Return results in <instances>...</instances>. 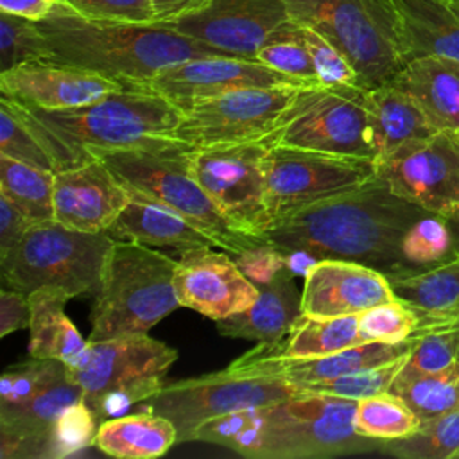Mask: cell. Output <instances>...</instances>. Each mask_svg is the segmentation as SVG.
<instances>
[{
	"instance_id": "cell-1",
	"label": "cell",
	"mask_w": 459,
	"mask_h": 459,
	"mask_svg": "<svg viewBox=\"0 0 459 459\" xmlns=\"http://www.w3.org/2000/svg\"><path fill=\"white\" fill-rule=\"evenodd\" d=\"M425 213L375 178L271 222L264 238L283 253L353 260L391 276L414 269L402 256V238Z\"/></svg>"
},
{
	"instance_id": "cell-2",
	"label": "cell",
	"mask_w": 459,
	"mask_h": 459,
	"mask_svg": "<svg viewBox=\"0 0 459 459\" xmlns=\"http://www.w3.org/2000/svg\"><path fill=\"white\" fill-rule=\"evenodd\" d=\"M357 400L301 393L201 423L192 441L226 446L249 459H323L380 450L355 430Z\"/></svg>"
},
{
	"instance_id": "cell-3",
	"label": "cell",
	"mask_w": 459,
	"mask_h": 459,
	"mask_svg": "<svg viewBox=\"0 0 459 459\" xmlns=\"http://www.w3.org/2000/svg\"><path fill=\"white\" fill-rule=\"evenodd\" d=\"M48 59L90 70L124 86L145 88L163 68L224 52L188 38L165 23L95 22L74 13L61 0L38 20Z\"/></svg>"
},
{
	"instance_id": "cell-4",
	"label": "cell",
	"mask_w": 459,
	"mask_h": 459,
	"mask_svg": "<svg viewBox=\"0 0 459 459\" xmlns=\"http://www.w3.org/2000/svg\"><path fill=\"white\" fill-rule=\"evenodd\" d=\"M178 260L134 240H115L106 256L90 310L97 342L118 335L147 333L179 308L174 289Z\"/></svg>"
},
{
	"instance_id": "cell-5",
	"label": "cell",
	"mask_w": 459,
	"mask_h": 459,
	"mask_svg": "<svg viewBox=\"0 0 459 459\" xmlns=\"http://www.w3.org/2000/svg\"><path fill=\"white\" fill-rule=\"evenodd\" d=\"M190 147H174L163 151L90 149L88 152L100 158L131 195L174 210L230 255L267 242L242 231L217 206L190 170Z\"/></svg>"
},
{
	"instance_id": "cell-6",
	"label": "cell",
	"mask_w": 459,
	"mask_h": 459,
	"mask_svg": "<svg viewBox=\"0 0 459 459\" xmlns=\"http://www.w3.org/2000/svg\"><path fill=\"white\" fill-rule=\"evenodd\" d=\"M30 108L57 134L86 152L90 149L186 147L176 140L183 109L149 88L126 86L79 108Z\"/></svg>"
},
{
	"instance_id": "cell-7",
	"label": "cell",
	"mask_w": 459,
	"mask_h": 459,
	"mask_svg": "<svg viewBox=\"0 0 459 459\" xmlns=\"http://www.w3.org/2000/svg\"><path fill=\"white\" fill-rule=\"evenodd\" d=\"M290 20L335 45L364 90L391 82L405 66L391 0H283Z\"/></svg>"
},
{
	"instance_id": "cell-8",
	"label": "cell",
	"mask_w": 459,
	"mask_h": 459,
	"mask_svg": "<svg viewBox=\"0 0 459 459\" xmlns=\"http://www.w3.org/2000/svg\"><path fill=\"white\" fill-rule=\"evenodd\" d=\"M113 242L109 231H79L56 219L34 222L18 244L0 256L2 278L25 294L39 287H59L72 298L95 294Z\"/></svg>"
},
{
	"instance_id": "cell-9",
	"label": "cell",
	"mask_w": 459,
	"mask_h": 459,
	"mask_svg": "<svg viewBox=\"0 0 459 459\" xmlns=\"http://www.w3.org/2000/svg\"><path fill=\"white\" fill-rule=\"evenodd\" d=\"M90 342L86 360L70 377L81 385L82 400L99 423L122 416L134 403H143L165 384L178 351L149 333L118 335Z\"/></svg>"
},
{
	"instance_id": "cell-10",
	"label": "cell",
	"mask_w": 459,
	"mask_h": 459,
	"mask_svg": "<svg viewBox=\"0 0 459 459\" xmlns=\"http://www.w3.org/2000/svg\"><path fill=\"white\" fill-rule=\"evenodd\" d=\"M301 393V387L274 371L231 362L215 373L165 384L145 400V409L169 418L178 429V443H186L195 429L212 418Z\"/></svg>"
},
{
	"instance_id": "cell-11",
	"label": "cell",
	"mask_w": 459,
	"mask_h": 459,
	"mask_svg": "<svg viewBox=\"0 0 459 459\" xmlns=\"http://www.w3.org/2000/svg\"><path fill=\"white\" fill-rule=\"evenodd\" d=\"M362 95L364 88L305 86L274 131L264 140L269 145L375 161Z\"/></svg>"
},
{
	"instance_id": "cell-12",
	"label": "cell",
	"mask_w": 459,
	"mask_h": 459,
	"mask_svg": "<svg viewBox=\"0 0 459 459\" xmlns=\"http://www.w3.org/2000/svg\"><path fill=\"white\" fill-rule=\"evenodd\" d=\"M375 178L373 160L269 145L264 156L269 221L274 222L326 197L355 190Z\"/></svg>"
},
{
	"instance_id": "cell-13",
	"label": "cell",
	"mask_w": 459,
	"mask_h": 459,
	"mask_svg": "<svg viewBox=\"0 0 459 459\" xmlns=\"http://www.w3.org/2000/svg\"><path fill=\"white\" fill-rule=\"evenodd\" d=\"M305 86L278 84L231 90L183 108L176 140L190 149H206L264 140Z\"/></svg>"
},
{
	"instance_id": "cell-14",
	"label": "cell",
	"mask_w": 459,
	"mask_h": 459,
	"mask_svg": "<svg viewBox=\"0 0 459 459\" xmlns=\"http://www.w3.org/2000/svg\"><path fill=\"white\" fill-rule=\"evenodd\" d=\"M267 147L265 140H256L190 151V170L199 185L235 226L262 238L271 224L264 185Z\"/></svg>"
},
{
	"instance_id": "cell-15",
	"label": "cell",
	"mask_w": 459,
	"mask_h": 459,
	"mask_svg": "<svg viewBox=\"0 0 459 459\" xmlns=\"http://www.w3.org/2000/svg\"><path fill=\"white\" fill-rule=\"evenodd\" d=\"M377 163V178L429 213L448 215L459 204V136L437 131Z\"/></svg>"
},
{
	"instance_id": "cell-16",
	"label": "cell",
	"mask_w": 459,
	"mask_h": 459,
	"mask_svg": "<svg viewBox=\"0 0 459 459\" xmlns=\"http://www.w3.org/2000/svg\"><path fill=\"white\" fill-rule=\"evenodd\" d=\"M165 25L226 56L255 59L265 43L283 36L294 22L283 0H212L206 9Z\"/></svg>"
},
{
	"instance_id": "cell-17",
	"label": "cell",
	"mask_w": 459,
	"mask_h": 459,
	"mask_svg": "<svg viewBox=\"0 0 459 459\" xmlns=\"http://www.w3.org/2000/svg\"><path fill=\"white\" fill-rule=\"evenodd\" d=\"M215 246L181 249L174 273V289L181 307L213 321L249 308L260 289L238 269L235 258Z\"/></svg>"
},
{
	"instance_id": "cell-18",
	"label": "cell",
	"mask_w": 459,
	"mask_h": 459,
	"mask_svg": "<svg viewBox=\"0 0 459 459\" xmlns=\"http://www.w3.org/2000/svg\"><path fill=\"white\" fill-rule=\"evenodd\" d=\"M310 86L287 74L269 68L256 59L233 56L194 57L158 72L145 88L167 97L181 109L231 90L253 86Z\"/></svg>"
},
{
	"instance_id": "cell-19",
	"label": "cell",
	"mask_w": 459,
	"mask_h": 459,
	"mask_svg": "<svg viewBox=\"0 0 459 459\" xmlns=\"http://www.w3.org/2000/svg\"><path fill=\"white\" fill-rule=\"evenodd\" d=\"M391 299L396 296L382 271L353 260L319 258L303 278L301 314L350 316Z\"/></svg>"
},
{
	"instance_id": "cell-20",
	"label": "cell",
	"mask_w": 459,
	"mask_h": 459,
	"mask_svg": "<svg viewBox=\"0 0 459 459\" xmlns=\"http://www.w3.org/2000/svg\"><path fill=\"white\" fill-rule=\"evenodd\" d=\"M129 199L127 188L95 156L54 178V219L72 230L109 231Z\"/></svg>"
},
{
	"instance_id": "cell-21",
	"label": "cell",
	"mask_w": 459,
	"mask_h": 459,
	"mask_svg": "<svg viewBox=\"0 0 459 459\" xmlns=\"http://www.w3.org/2000/svg\"><path fill=\"white\" fill-rule=\"evenodd\" d=\"M126 88L100 74L56 61H29L0 72V91L41 109L86 106Z\"/></svg>"
},
{
	"instance_id": "cell-22",
	"label": "cell",
	"mask_w": 459,
	"mask_h": 459,
	"mask_svg": "<svg viewBox=\"0 0 459 459\" xmlns=\"http://www.w3.org/2000/svg\"><path fill=\"white\" fill-rule=\"evenodd\" d=\"M82 398L68 369L18 409L0 412V459H50V434L59 414Z\"/></svg>"
},
{
	"instance_id": "cell-23",
	"label": "cell",
	"mask_w": 459,
	"mask_h": 459,
	"mask_svg": "<svg viewBox=\"0 0 459 459\" xmlns=\"http://www.w3.org/2000/svg\"><path fill=\"white\" fill-rule=\"evenodd\" d=\"M362 102L368 113L375 161L437 133L416 100L393 82L364 90Z\"/></svg>"
},
{
	"instance_id": "cell-24",
	"label": "cell",
	"mask_w": 459,
	"mask_h": 459,
	"mask_svg": "<svg viewBox=\"0 0 459 459\" xmlns=\"http://www.w3.org/2000/svg\"><path fill=\"white\" fill-rule=\"evenodd\" d=\"M258 289L260 294L249 308L215 321L221 335L269 344L289 332L292 321L301 314V292L294 283V274L283 267Z\"/></svg>"
},
{
	"instance_id": "cell-25",
	"label": "cell",
	"mask_w": 459,
	"mask_h": 459,
	"mask_svg": "<svg viewBox=\"0 0 459 459\" xmlns=\"http://www.w3.org/2000/svg\"><path fill=\"white\" fill-rule=\"evenodd\" d=\"M412 341L405 342H382L369 341L362 344H355L328 355L310 357V359H289V360H269V359H253L246 353L238 357L235 362L246 366H256L262 369L274 371L298 387H305L308 384L325 382L362 368L380 366L391 360H396L407 355L412 348Z\"/></svg>"
},
{
	"instance_id": "cell-26",
	"label": "cell",
	"mask_w": 459,
	"mask_h": 459,
	"mask_svg": "<svg viewBox=\"0 0 459 459\" xmlns=\"http://www.w3.org/2000/svg\"><path fill=\"white\" fill-rule=\"evenodd\" d=\"M391 82L416 100L437 131H457L459 61L441 56L416 57Z\"/></svg>"
},
{
	"instance_id": "cell-27",
	"label": "cell",
	"mask_w": 459,
	"mask_h": 459,
	"mask_svg": "<svg viewBox=\"0 0 459 459\" xmlns=\"http://www.w3.org/2000/svg\"><path fill=\"white\" fill-rule=\"evenodd\" d=\"M70 298L72 296L59 287H39L29 292V355L56 359L68 369H74L86 360L90 342L82 339L65 312V305Z\"/></svg>"
},
{
	"instance_id": "cell-28",
	"label": "cell",
	"mask_w": 459,
	"mask_h": 459,
	"mask_svg": "<svg viewBox=\"0 0 459 459\" xmlns=\"http://www.w3.org/2000/svg\"><path fill=\"white\" fill-rule=\"evenodd\" d=\"M405 63L425 56L459 61V16L446 0H391Z\"/></svg>"
},
{
	"instance_id": "cell-29",
	"label": "cell",
	"mask_w": 459,
	"mask_h": 459,
	"mask_svg": "<svg viewBox=\"0 0 459 459\" xmlns=\"http://www.w3.org/2000/svg\"><path fill=\"white\" fill-rule=\"evenodd\" d=\"M109 235L152 247H176L179 251L203 246L217 247L206 233L197 230L183 215L138 195H131L109 228Z\"/></svg>"
},
{
	"instance_id": "cell-30",
	"label": "cell",
	"mask_w": 459,
	"mask_h": 459,
	"mask_svg": "<svg viewBox=\"0 0 459 459\" xmlns=\"http://www.w3.org/2000/svg\"><path fill=\"white\" fill-rule=\"evenodd\" d=\"M355 344H362L359 333V314L337 317H316L299 314L280 341L269 344L260 342L246 355L269 360L310 359L328 355Z\"/></svg>"
},
{
	"instance_id": "cell-31",
	"label": "cell",
	"mask_w": 459,
	"mask_h": 459,
	"mask_svg": "<svg viewBox=\"0 0 459 459\" xmlns=\"http://www.w3.org/2000/svg\"><path fill=\"white\" fill-rule=\"evenodd\" d=\"M178 445L176 425L151 411L99 423L93 446L118 459H152Z\"/></svg>"
},
{
	"instance_id": "cell-32",
	"label": "cell",
	"mask_w": 459,
	"mask_h": 459,
	"mask_svg": "<svg viewBox=\"0 0 459 459\" xmlns=\"http://www.w3.org/2000/svg\"><path fill=\"white\" fill-rule=\"evenodd\" d=\"M398 299L445 325L459 323V255L387 276Z\"/></svg>"
},
{
	"instance_id": "cell-33",
	"label": "cell",
	"mask_w": 459,
	"mask_h": 459,
	"mask_svg": "<svg viewBox=\"0 0 459 459\" xmlns=\"http://www.w3.org/2000/svg\"><path fill=\"white\" fill-rule=\"evenodd\" d=\"M54 178L56 172L0 154V194L32 222L54 219Z\"/></svg>"
},
{
	"instance_id": "cell-34",
	"label": "cell",
	"mask_w": 459,
	"mask_h": 459,
	"mask_svg": "<svg viewBox=\"0 0 459 459\" xmlns=\"http://www.w3.org/2000/svg\"><path fill=\"white\" fill-rule=\"evenodd\" d=\"M445 326L452 325H445L430 316H425L398 298L375 305L359 314V333L362 342H405Z\"/></svg>"
},
{
	"instance_id": "cell-35",
	"label": "cell",
	"mask_w": 459,
	"mask_h": 459,
	"mask_svg": "<svg viewBox=\"0 0 459 459\" xmlns=\"http://www.w3.org/2000/svg\"><path fill=\"white\" fill-rule=\"evenodd\" d=\"M378 452L402 459H459V411L423 421L405 437L382 441Z\"/></svg>"
},
{
	"instance_id": "cell-36",
	"label": "cell",
	"mask_w": 459,
	"mask_h": 459,
	"mask_svg": "<svg viewBox=\"0 0 459 459\" xmlns=\"http://www.w3.org/2000/svg\"><path fill=\"white\" fill-rule=\"evenodd\" d=\"M353 425L360 436L389 441L416 432L421 421L402 396L385 391L357 402Z\"/></svg>"
},
{
	"instance_id": "cell-37",
	"label": "cell",
	"mask_w": 459,
	"mask_h": 459,
	"mask_svg": "<svg viewBox=\"0 0 459 459\" xmlns=\"http://www.w3.org/2000/svg\"><path fill=\"white\" fill-rule=\"evenodd\" d=\"M394 393L421 423L459 411V360L441 371L418 377Z\"/></svg>"
},
{
	"instance_id": "cell-38",
	"label": "cell",
	"mask_w": 459,
	"mask_h": 459,
	"mask_svg": "<svg viewBox=\"0 0 459 459\" xmlns=\"http://www.w3.org/2000/svg\"><path fill=\"white\" fill-rule=\"evenodd\" d=\"M459 360V323L427 332L414 339L412 348L389 391H398L411 380L441 371Z\"/></svg>"
},
{
	"instance_id": "cell-39",
	"label": "cell",
	"mask_w": 459,
	"mask_h": 459,
	"mask_svg": "<svg viewBox=\"0 0 459 459\" xmlns=\"http://www.w3.org/2000/svg\"><path fill=\"white\" fill-rule=\"evenodd\" d=\"M402 256L411 267H429L457 256L446 221L425 213L412 222L402 238Z\"/></svg>"
},
{
	"instance_id": "cell-40",
	"label": "cell",
	"mask_w": 459,
	"mask_h": 459,
	"mask_svg": "<svg viewBox=\"0 0 459 459\" xmlns=\"http://www.w3.org/2000/svg\"><path fill=\"white\" fill-rule=\"evenodd\" d=\"M65 371L61 360L38 357L5 368L0 378V412L22 407Z\"/></svg>"
},
{
	"instance_id": "cell-41",
	"label": "cell",
	"mask_w": 459,
	"mask_h": 459,
	"mask_svg": "<svg viewBox=\"0 0 459 459\" xmlns=\"http://www.w3.org/2000/svg\"><path fill=\"white\" fill-rule=\"evenodd\" d=\"M43 59H48V47L38 22L0 11V72Z\"/></svg>"
},
{
	"instance_id": "cell-42",
	"label": "cell",
	"mask_w": 459,
	"mask_h": 459,
	"mask_svg": "<svg viewBox=\"0 0 459 459\" xmlns=\"http://www.w3.org/2000/svg\"><path fill=\"white\" fill-rule=\"evenodd\" d=\"M409 355V353H407ZM407 355L380 364V366H371V368H362L325 382L317 384H308L303 387V391L308 393H323V394H333V396H342V398H351V400H362L369 398L380 393H385L391 389L398 371L402 369Z\"/></svg>"
},
{
	"instance_id": "cell-43",
	"label": "cell",
	"mask_w": 459,
	"mask_h": 459,
	"mask_svg": "<svg viewBox=\"0 0 459 459\" xmlns=\"http://www.w3.org/2000/svg\"><path fill=\"white\" fill-rule=\"evenodd\" d=\"M258 63L287 74L305 84L321 86L310 52L301 38V27L292 25L283 36L265 43L255 57Z\"/></svg>"
},
{
	"instance_id": "cell-44",
	"label": "cell",
	"mask_w": 459,
	"mask_h": 459,
	"mask_svg": "<svg viewBox=\"0 0 459 459\" xmlns=\"http://www.w3.org/2000/svg\"><path fill=\"white\" fill-rule=\"evenodd\" d=\"M97 416L81 398L68 405L57 418L50 434V459H63L93 446Z\"/></svg>"
},
{
	"instance_id": "cell-45",
	"label": "cell",
	"mask_w": 459,
	"mask_h": 459,
	"mask_svg": "<svg viewBox=\"0 0 459 459\" xmlns=\"http://www.w3.org/2000/svg\"><path fill=\"white\" fill-rule=\"evenodd\" d=\"M301 38L310 52L321 86L337 90L362 88L355 68L335 45L308 27H301Z\"/></svg>"
},
{
	"instance_id": "cell-46",
	"label": "cell",
	"mask_w": 459,
	"mask_h": 459,
	"mask_svg": "<svg viewBox=\"0 0 459 459\" xmlns=\"http://www.w3.org/2000/svg\"><path fill=\"white\" fill-rule=\"evenodd\" d=\"M74 13L95 22L156 23L151 0H61Z\"/></svg>"
},
{
	"instance_id": "cell-47",
	"label": "cell",
	"mask_w": 459,
	"mask_h": 459,
	"mask_svg": "<svg viewBox=\"0 0 459 459\" xmlns=\"http://www.w3.org/2000/svg\"><path fill=\"white\" fill-rule=\"evenodd\" d=\"M238 265V269L256 285L262 287L269 283L278 271L285 267L283 251L276 249L269 242H264L256 247L246 249L238 255H231Z\"/></svg>"
},
{
	"instance_id": "cell-48",
	"label": "cell",
	"mask_w": 459,
	"mask_h": 459,
	"mask_svg": "<svg viewBox=\"0 0 459 459\" xmlns=\"http://www.w3.org/2000/svg\"><path fill=\"white\" fill-rule=\"evenodd\" d=\"M30 326L29 294L18 289L2 287L0 290V337Z\"/></svg>"
},
{
	"instance_id": "cell-49",
	"label": "cell",
	"mask_w": 459,
	"mask_h": 459,
	"mask_svg": "<svg viewBox=\"0 0 459 459\" xmlns=\"http://www.w3.org/2000/svg\"><path fill=\"white\" fill-rule=\"evenodd\" d=\"M34 224L13 201L0 194V256H5Z\"/></svg>"
},
{
	"instance_id": "cell-50",
	"label": "cell",
	"mask_w": 459,
	"mask_h": 459,
	"mask_svg": "<svg viewBox=\"0 0 459 459\" xmlns=\"http://www.w3.org/2000/svg\"><path fill=\"white\" fill-rule=\"evenodd\" d=\"M212 0H151L156 23H172L195 14L210 5Z\"/></svg>"
},
{
	"instance_id": "cell-51",
	"label": "cell",
	"mask_w": 459,
	"mask_h": 459,
	"mask_svg": "<svg viewBox=\"0 0 459 459\" xmlns=\"http://www.w3.org/2000/svg\"><path fill=\"white\" fill-rule=\"evenodd\" d=\"M57 4L59 0H0V11L38 22L45 18Z\"/></svg>"
},
{
	"instance_id": "cell-52",
	"label": "cell",
	"mask_w": 459,
	"mask_h": 459,
	"mask_svg": "<svg viewBox=\"0 0 459 459\" xmlns=\"http://www.w3.org/2000/svg\"><path fill=\"white\" fill-rule=\"evenodd\" d=\"M285 267L294 276H303L308 273V269L319 260L317 256L307 253V251H285Z\"/></svg>"
},
{
	"instance_id": "cell-53",
	"label": "cell",
	"mask_w": 459,
	"mask_h": 459,
	"mask_svg": "<svg viewBox=\"0 0 459 459\" xmlns=\"http://www.w3.org/2000/svg\"><path fill=\"white\" fill-rule=\"evenodd\" d=\"M452 231V238H454V249H455V255H459V204L448 213L443 217Z\"/></svg>"
},
{
	"instance_id": "cell-54",
	"label": "cell",
	"mask_w": 459,
	"mask_h": 459,
	"mask_svg": "<svg viewBox=\"0 0 459 459\" xmlns=\"http://www.w3.org/2000/svg\"><path fill=\"white\" fill-rule=\"evenodd\" d=\"M450 4H452V7H454V11H455V13H457V16H459V0H452V2H450Z\"/></svg>"
},
{
	"instance_id": "cell-55",
	"label": "cell",
	"mask_w": 459,
	"mask_h": 459,
	"mask_svg": "<svg viewBox=\"0 0 459 459\" xmlns=\"http://www.w3.org/2000/svg\"><path fill=\"white\" fill-rule=\"evenodd\" d=\"M455 134H457V136H459V127H457V131H455Z\"/></svg>"
},
{
	"instance_id": "cell-56",
	"label": "cell",
	"mask_w": 459,
	"mask_h": 459,
	"mask_svg": "<svg viewBox=\"0 0 459 459\" xmlns=\"http://www.w3.org/2000/svg\"><path fill=\"white\" fill-rule=\"evenodd\" d=\"M446 2H452V0H446Z\"/></svg>"
}]
</instances>
